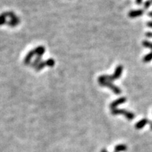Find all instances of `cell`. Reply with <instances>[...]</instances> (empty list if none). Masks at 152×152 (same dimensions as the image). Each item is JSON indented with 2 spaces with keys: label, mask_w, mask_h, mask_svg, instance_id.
I'll use <instances>...</instances> for the list:
<instances>
[{
  "label": "cell",
  "mask_w": 152,
  "mask_h": 152,
  "mask_svg": "<svg viewBox=\"0 0 152 152\" xmlns=\"http://www.w3.org/2000/svg\"><path fill=\"white\" fill-rule=\"evenodd\" d=\"M151 129L152 130V124H151Z\"/></svg>",
  "instance_id": "cell-16"
},
{
  "label": "cell",
  "mask_w": 152,
  "mask_h": 152,
  "mask_svg": "<svg viewBox=\"0 0 152 152\" xmlns=\"http://www.w3.org/2000/svg\"><path fill=\"white\" fill-rule=\"evenodd\" d=\"M126 149H127V147L125 145H123V144H120V145L116 146V148H115V150H116V152L125 151Z\"/></svg>",
  "instance_id": "cell-8"
},
{
  "label": "cell",
  "mask_w": 152,
  "mask_h": 152,
  "mask_svg": "<svg viewBox=\"0 0 152 152\" xmlns=\"http://www.w3.org/2000/svg\"><path fill=\"white\" fill-rule=\"evenodd\" d=\"M151 4L152 3H151V0H147V1L144 2V9H148L151 7Z\"/></svg>",
  "instance_id": "cell-10"
},
{
  "label": "cell",
  "mask_w": 152,
  "mask_h": 152,
  "mask_svg": "<svg viewBox=\"0 0 152 152\" xmlns=\"http://www.w3.org/2000/svg\"><path fill=\"white\" fill-rule=\"evenodd\" d=\"M152 60V51H151L150 53H149L148 54L145 55L143 58V61L144 63H149Z\"/></svg>",
  "instance_id": "cell-7"
},
{
  "label": "cell",
  "mask_w": 152,
  "mask_h": 152,
  "mask_svg": "<svg viewBox=\"0 0 152 152\" xmlns=\"http://www.w3.org/2000/svg\"><path fill=\"white\" fill-rule=\"evenodd\" d=\"M136 3L137 4H141L142 3V0H136Z\"/></svg>",
  "instance_id": "cell-13"
},
{
  "label": "cell",
  "mask_w": 152,
  "mask_h": 152,
  "mask_svg": "<svg viewBox=\"0 0 152 152\" xmlns=\"http://www.w3.org/2000/svg\"><path fill=\"white\" fill-rule=\"evenodd\" d=\"M148 16H150V17L152 18V11H149V12L148 13Z\"/></svg>",
  "instance_id": "cell-14"
},
{
  "label": "cell",
  "mask_w": 152,
  "mask_h": 152,
  "mask_svg": "<svg viewBox=\"0 0 152 152\" xmlns=\"http://www.w3.org/2000/svg\"><path fill=\"white\" fill-rule=\"evenodd\" d=\"M149 123V120L147 118H143L142 120H139V122H137V124L135 125V128L136 129H141V128H144L147 124Z\"/></svg>",
  "instance_id": "cell-6"
},
{
  "label": "cell",
  "mask_w": 152,
  "mask_h": 152,
  "mask_svg": "<svg viewBox=\"0 0 152 152\" xmlns=\"http://www.w3.org/2000/svg\"><path fill=\"white\" fill-rule=\"evenodd\" d=\"M122 66L119 65L116 67V70H115L114 73L112 76H107V75H103V76H99L98 80H107L109 82H113V81L116 80L118 79L121 76L122 73Z\"/></svg>",
  "instance_id": "cell-1"
},
{
  "label": "cell",
  "mask_w": 152,
  "mask_h": 152,
  "mask_svg": "<svg viewBox=\"0 0 152 152\" xmlns=\"http://www.w3.org/2000/svg\"><path fill=\"white\" fill-rule=\"evenodd\" d=\"M147 26H148V27H149V28H152V21H149V22H147Z\"/></svg>",
  "instance_id": "cell-12"
},
{
  "label": "cell",
  "mask_w": 152,
  "mask_h": 152,
  "mask_svg": "<svg viewBox=\"0 0 152 152\" xmlns=\"http://www.w3.org/2000/svg\"><path fill=\"white\" fill-rule=\"evenodd\" d=\"M125 101H126V98H125V97H120V98H118V99L115 100L113 102L111 103L110 109H111V110L112 109H116V107H117L118 106L120 105V104H124Z\"/></svg>",
  "instance_id": "cell-4"
},
{
  "label": "cell",
  "mask_w": 152,
  "mask_h": 152,
  "mask_svg": "<svg viewBox=\"0 0 152 152\" xmlns=\"http://www.w3.org/2000/svg\"><path fill=\"white\" fill-rule=\"evenodd\" d=\"M101 152H107V151H106V150H102V151H101Z\"/></svg>",
  "instance_id": "cell-15"
},
{
  "label": "cell",
  "mask_w": 152,
  "mask_h": 152,
  "mask_svg": "<svg viewBox=\"0 0 152 152\" xmlns=\"http://www.w3.org/2000/svg\"><path fill=\"white\" fill-rule=\"evenodd\" d=\"M142 45L143 47H147V48H149L150 49H151L152 51V42H149V41L148 40H144L142 42Z\"/></svg>",
  "instance_id": "cell-9"
},
{
  "label": "cell",
  "mask_w": 152,
  "mask_h": 152,
  "mask_svg": "<svg viewBox=\"0 0 152 152\" xmlns=\"http://www.w3.org/2000/svg\"><path fill=\"white\" fill-rule=\"evenodd\" d=\"M111 114L112 115H123L126 117V118L129 120H132L135 118V114L132 112L128 111L126 110H124V109H112L111 110Z\"/></svg>",
  "instance_id": "cell-2"
},
{
  "label": "cell",
  "mask_w": 152,
  "mask_h": 152,
  "mask_svg": "<svg viewBox=\"0 0 152 152\" xmlns=\"http://www.w3.org/2000/svg\"><path fill=\"white\" fill-rule=\"evenodd\" d=\"M146 37H147V38H152V32H147V33L145 34Z\"/></svg>",
  "instance_id": "cell-11"
},
{
  "label": "cell",
  "mask_w": 152,
  "mask_h": 152,
  "mask_svg": "<svg viewBox=\"0 0 152 152\" xmlns=\"http://www.w3.org/2000/svg\"><path fill=\"white\" fill-rule=\"evenodd\" d=\"M144 11L142 9H138V10H132V11H130L129 13H128V16L130 18H136L138 17V16H141L144 14Z\"/></svg>",
  "instance_id": "cell-5"
},
{
  "label": "cell",
  "mask_w": 152,
  "mask_h": 152,
  "mask_svg": "<svg viewBox=\"0 0 152 152\" xmlns=\"http://www.w3.org/2000/svg\"><path fill=\"white\" fill-rule=\"evenodd\" d=\"M151 3H152V0H151Z\"/></svg>",
  "instance_id": "cell-17"
},
{
  "label": "cell",
  "mask_w": 152,
  "mask_h": 152,
  "mask_svg": "<svg viewBox=\"0 0 152 152\" xmlns=\"http://www.w3.org/2000/svg\"><path fill=\"white\" fill-rule=\"evenodd\" d=\"M98 82L101 86L107 87V88H110L115 94H121V89H120L118 87L113 85V84L112 83V82H109V81L107 80H98Z\"/></svg>",
  "instance_id": "cell-3"
}]
</instances>
